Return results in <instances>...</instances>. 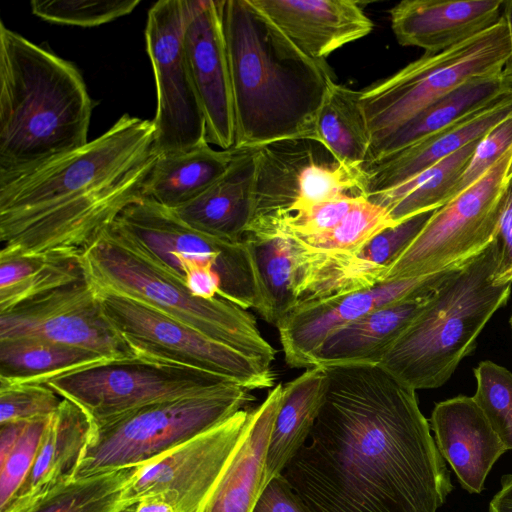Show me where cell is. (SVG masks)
<instances>
[{
	"instance_id": "46",
	"label": "cell",
	"mask_w": 512,
	"mask_h": 512,
	"mask_svg": "<svg viewBox=\"0 0 512 512\" xmlns=\"http://www.w3.org/2000/svg\"><path fill=\"white\" fill-rule=\"evenodd\" d=\"M29 421L0 423V462L3 461L16 445Z\"/></svg>"
},
{
	"instance_id": "35",
	"label": "cell",
	"mask_w": 512,
	"mask_h": 512,
	"mask_svg": "<svg viewBox=\"0 0 512 512\" xmlns=\"http://www.w3.org/2000/svg\"><path fill=\"white\" fill-rule=\"evenodd\" d=\"M433 212L417 214L382 230L349 257L343 271L344 293L382 283L384 272L416 238Z\"/></svg>"
},
{
	"instance_id": "50",
	"label": "cell",
	"mask_w": 512,
	"mask_h": 512,
	"mask_svg": "<svg viewBox=\"0 0 512 512\" xmlns=\"http://www.w3.org/2000/svg\"><path fill=\"white\" fill-rule=\"evenodd\" d=\"M511 176H512V157H511L509 168H508V171H507V179L509 177H511Z\"/></svg>"
},
{
	"instance_id": "16",
	"label": "cell",
	"mask_w": 512,
	"mask_h": 512,
	"mask_svg": "<svg viewBox=\"0 0 512 512\" xmlns=\"http://www.w3.org/2000/svg\"><path fill=\"white\" fill-rule=\"evenodd\" d=\"M10 338L83 348L110 360L137 358L104 316L86 276L0 313V339Z\"/></svg>"
},
{
	"instance_id": "47",
	"label": "cell",
	"mask_w": 512,
	"mask_h": 512,
	"mask_svg": "<svg viewBox=\"0 0 512 512\" xmlns=\"http://www.w3.org/2000/svg\"><path fill=\"white\" fill-rule=\"evenodd\" d=\"M120 512H176L173 505L163 495L144 497Z\"/></svg>"
},
{
	"instance_id": "4",
	"label": "cell",
	"mask_w": 512,
	"mask_h": 512,
	"mask_svg": "<svg viewBox=\"0 0 512 512\" xmlns=\"http://www.w3.org/2000/svg\"><path fill=\"white\" fill-rule=\"evenodd\" d=\"M93 106L72 62L0 22V184L86 145Z\"/></svg>"
},
{
	"instance_id": "24",
	"label": "cell",
	"mask_w": 512,
	"mask_h": 512,
	"mask_svg": "<svg viewBox=\"0 0 512 512\" xmlns=\"http://www.w3.org/2000/svg\"><path fill=\"white\" fill-rule=\"evenodd\" d=\"M92 429L88 416L77 405L63 399L49 418L28 475L0 512H24L72 481Z\"/></svg>"
},
{
	"instance_id": "30",
	"label": "cell",
	"mask_w": 512,
	"mask_h": 512,
	"mask_svg": "<svg viewBox=\"0 0 512 512\" xmlns=\"http://www.w3.org/2000/svg\"><path fill=\"white\" fill-rule=\"evenodd\" d=\"M511 90L502 74L467 81L422 110L386 138L371 145L363 167L394 154L462 117L490 105Z\"/></svg>"
},
{
	"instance_id": "22",
	"label": "cell",
	"mask_w": 512,
	"mask_h": 512,
	"mask_svg": "<svg viewBox=\"0 0 512 512\" xmlns=\"http://www.w3.org/2000/svg\"><path fill=\"white\" fill-rule=\"evenodd\" d=\"M512 114V90L490 105L363 169L366 198L396 188L465 145L485 136Z\"/></svg>"
},
{
	"instance_id": "44",
	"label": "cell",
	"mask_w": 512,
	"mask_h": 512,
	"mask_svg": "<svg viewBox=\"0 0 512 512\" xmlns=\"http://www.w3.org/2000/svg\"><path fill=\"white\" fill-rule=\"evenodd\" d=\"M252 512H311L282 474L262 489Z\"/></svg>"
},
{
	"instance_id": "49",
	"label": "cell",
	"mask_w": 512,
	"mask_h": 512,
	"mask_svg": "<svg viewBox=\"0 0 512 512\" xmlns=\"http://www.w3.org/2000/svg\"><path fill=\"white\" fill-rule=\"evenodd\" d=\"M510 34L511 54L502 71V77L508 86L512 88V0L504 1L503 13Z\"/></svg>"
},
{
	"instance_id": "19",
	"label": "cell",
	"mask_w": 512,
	"mask_h": 512,
	"mask_svg": "<svg viewBox=\"0 0 512 512\" xmlns=\"http://www.w3.org/2000/svg\"><path fill=\"white\" fill-rule=\"evenodd\" d=\"M183 46L206 121V140L223 150L231 149L234 105L219 0H190Z\"/></svg>"
},
{
	"instance_id": "31",
	"label": "cell",
	"mask_w": 512,
	"mask_h": 512,
	"mask_svg": "<svg viewBox=\"0 0 512 512\" xmlns=\"http://www.w3.org/2000/svg\"><path fill=\"white\" fill-rule=\"evenodd\" d=\"M82 252H0V313L85 277Z\"/></svg>"
},
{
	"instance_id": "20",
	"label": "cell",
	"mask_w": 512,
	"mask_h": 512,
	"mask_svg": "<svg viewBox=\"0 0 512 512\" xmlns=\"http://www.w3.org/2000/svg\"><path fill=\"white\" fill-rule=\"evenodd\" d=\"M429 423L439 453L462 488L480 494L492 467L508 449L473 396L437 403Z\"/></svg>"
},
{
	"instance_id": "18",
	"label": "cell",
	"mask_w": 512,
	"mask_h": 512,
	"mask_svg": "<svg viewBox=\"0 0 512 512\" xmlns=\"http://www.w3.org/2000/svg\"><path fill=\"white\" fill-rule=\"evenodd\" d=\"M257 280L258 314L276 324L290 312L321 299L331 278L330 254L292 235H245Z\"/></svg>"
},
{
	"instance_id": "45",
	"label": "cell",
	"mask_w": 512,
	"mask_h": 512,
	"mask_svg": "<svg viewBox=\"0 0 512 512\" xmlns=\"http://www.w3.org/2000/svg\"><path fill=\"white\" fill-rule=\"evenodd\" d=\"M495 240L499 249L495 282L512 283V176L507 179Z\"/></svg>"
},
{
	"instance_id": "2",
	"label": "cell",
	"mask_w": 512,
	"mask_h": 512,
	"mask_svg": "<svg viewBox=\"0 0 512 512\" xmlns=\"http://www.w3.org/2000/svg\"><path fill=\"white\" fill-rule=\"evenodd\" d=\"M152 120L122 115L83 147L0 184V252L83 251L141 198Z\"/></svg>"
},
{
	"instance_id": "43",
	"label": "cell",
	"mask_w": 512,
	"mask_h": 512,
	"mask_svg": "<svg viewBox=\"0 0 512 512\" xmlns=\"http://www.w3.org/2000/svg\"><path fill=\"white\" fill-rule=\"evenodd\" d=\"M511 147L512 114L479 140L470 162L452 188L447 203L483 177Z\"/></svg>"
},
{
	"instance_id": "32",
	"label": "cell",
	"mask_w": 512,
	"mask_h": 512,
	"mask_svg": "<svg viewBox=\"0 0 512 512\" xmlns=\"http://www.w3.org/2000/svg\"><path fill=\"white\" fill-rule=\"evenodd\" d=\"M110 359L37 338L0 339V383H40Z\"/></svg>"
},
{
	"instance_id": "27",
	"label": "cell",
	"mask_w": 512,
	"mask_h": 512,
	"mask_svg": "<svg viewBox=\"0 0 512 512\" xmlns=\"http://www.w3.org/2000/svg\"><path fill=\"white\" fill-rule=\"evenodd\" d=\"M226 170L201 195L172 210L182 221L205 234L243 241L254 207L256 148L236 149Z\"/></svg>"
},
{
	"instance_id": "6",
	"label": "cell",
	"mask_w": 512,
	"mask_h": 512,
	"mask_svg": "<svg viewBox=\"0 0 512 512\" xmlns=\"http://www.w3.org/2000/svg\"><path fill=\"white\" fill-rule=\"evenodd\" d=\"M92 285L142 302L212 339L271 366L276 351L246 309L215 297L202 298L132 250L111 225L83 251Z\"/></svg>"
},
{
	"instance_id": "5",
	"label": "cell",
	"mask_w": 512,
	"mask_h": 512,
	"mask_svg": "<svg viewBox=\"0 0 512 512\" xmlns=\"http://www.w3.org/2000/svg\"><path fill=\"white\" fill-rule=\"evenodd\" d=\"M498 257L494 238L454 269L378 365L415 391L446 383L509 298L512 283L495 282Z\"/></svg>"
},
{
	"instance_id": "15",
	"label": "cell",
	"mask_w": 512,
	"mask_h": 512,
	"mask_svg": "<svg viewBox=\"0 0 512 512\" xmlns=\"http://www.w3.org/2000/svg\"><path fill=\"white\" fill-rule=\"evenodd\" d=\"M251 410L242 409L153 461L137 466L127 486L126 506L152 495H163L176 512H198L248 428Z\"/></svg>"
},
{
	"instance_id": "42",
	"label": "cell",
	"mask_w": 512,
	"mask_h": 512,
	"mask_svg": "<svg viewBox=\"0 0 512 512\" xmlns=\"http://www.w3.org/2000/svg\"><path fill=\"white\" fill-rule=\"evenodd\" d=\"M49 418L29 421L14 448L0 462V510L10 502L28 475Z\"/></svg>"
},
{
	"instance_id": "41",
	"label": "cell",
	"mask_w": 512,
	"mask_h": 512,
	"mask_svg": "<svg viewBox=\"0 0 512 512\" xmlns=\"http://www.w3.org/2000/svg\"><path fill=\"white\" fill-rule=\"evenodd\" d=\"M361 197L364 196H347L310 204L295 210L270 228L248 235L285 234L303 237L329 231L344 218Z\"/></svg>"
},
{
	"instance_id": "39",
	"label": "cell",
	"mask_w": 512,
	"mask_h": 512,
	"mask_svg": "<svg viewBox=\"0 0 512 512\" xmlns=\"http://www.w3.org/2000/svg\"><path fill=\"white\" fill-rule=\"evenodd\" d=\"M140 0H32V13L64 25L94 27L130 14Z\"/></svg>"
},
{
	"instance_id": "8",
	"label": "cell",
	"mask_w": 512,
	"mask_h": 512,
	"mask_svg": "<svg viewBox=\"0 0 512 512\" xmlns=\"http://www.w3.org/2000/svg\"><path fill=\"white\" fill-rule=\"evenodd\" d=\"M254 400L250 389L223 382L205 392L150 404L93 427L74 479L143 466Z\"/></svg>"
},
{
	"instance_id": "29",
	"label": "cell",
	"mask_w": 512,
	"mask_h": 512,
	"mask_svg": "<svg viewBox=\"0 0 512 512\" xmlns=\"http://www.w3.org/2000/svg\"><path fill=\"white\" fill-rule=\"evenodd\" d=\"M329 379L325 367L307 368L283 384L282 399L270 436L265 485L283 470L306 443L325 401Z\"/></svg>"
},
{
	"instance_id": "51",
	"label": "cell",
	"mask_w": 512,
	"mask_h": 512,
	"mask_svg": "<svg viewBox=\"0 0 512 512\" xmlns=\"http://www.w3.org/2000/svg\"><path fill=\"white\" fill-rule=\"evenodd\" d=\"M511 326H512V317H511Z\"/></svg>"
},
{
	"instance_id": "10",
	"label": "cell",
	"mask_w": 512,
	"mask_h": 512,
	"mask_svg": "<svg viewBox=\"0 0 512 512\" xmlns=\"http://www.w3.org/2000/svg\"><path fill=\"white\" fill-rule=\"evenodd\" d=\"M102 312L140 359L210 373L250 390L271 388V366L142 302L94 287Z\"/></svg>"
},
{
	"instance_id": "1",
	"label": "cell",
	"mask_w": 512,
	"mask_h": 512,
	"mask_svg": "<svg viewBox=\"0 0 512 512\" xmlns=\"http://www.w3.org/2000/svg\"><path fill=\"white\" fill-rule=\"evenodd\" d=\"M325 401L282 472L311 512H437L454 486L416 391L379 365L325 367Z\"/></svg>"
},
{
	"instance_id": "34",
	"label": "cell",
	"mask_w": 512,
	"mask_h": 512,
	"mask_svg": "<svg viewBox=\"0 0 512 512\" xmlns=\"http://www.w3.org/2000/svg\"><path fill=\"white\" fill-rule=\"evenodd\" d=\"M480 139L465 145L406 183L367 199L385 207L395 224L438 209L447 203L452 188L470 162Z\"/></svg>"
},
{
	"instance_id": "33",
	"label": "cell",
	"mask_w": 512,
	"mask_h": 512,
	"mask_svg": "<svg viewBox=\"0 0 512 512\" xmlns=\"http://www.w3.org/2000/svg\"><path fill=\"white\" fill-rule=\"evenodd\" d=\"M361 90L330 81L319 109L315 136L340 162L363 168L371 138L362 108Z\"/></svg>"
},
{
	"instance_id": "14",
	"label": "cell",
	"mask_w": 512,
	"mask_h": 512,
	"mask_svg": "<svg viewBox=\"0 0 512 512\" xmlns=\"http://www.w3.org/2000/svg\"><path fill=\"white\" fill-rule=\"evenodd\" d=\"M190 0H160L147 14L146 50L156 85L157 154L189 150L206 140V121L187 65L183 35Z\"/></svg>"
},
{
	"instance_id": "25",
	"label": "cell",
	"mask_w": 512,
	"mask_h": 512,
	"mask_svg": "<svg viewBox=\"0 0 512 512\" xmlns=\"http://www.w3.org/2000/svg\"><path fill=\"white\" fill-rule=\"evenodd\" d=\"M282 390L283 384H276L251 410L242 441L198 512H252L264 488L267 449Z\"/></svg>"
},
{
	"instance_id": "38",
	"label": "cell",
	"mask_w": 512,
	"mask_h": 512,
	"mask_svg": "<svg viewBox=\"0 0 512 512\" xmlns=\"http://www.w3.org/2000/svg\"><path fill=\"white\" fill-rule=\"evenodd\" d=\"M473 396L508 450H512V372L490 360L474 369Z\"/></svg>"
},
{
	"instance_id": "36",
	"label": "cell",
	"mask_w": 512,
	"mask_h": 512,
	"mask_svg": "<svg viewBox=\"0 0 512 512\" xmlns=\"http://www.w3.org/2000/svg\"><path fill=\"white\" fill-rule=\"evenodd\" d=\"M137 467L73 479L24 512H120Z\"/></svg>"
},
{
	"instance_id": "7",
	"label": "cell",
	"mask_w": 512,
	"mask_h": 512,
	"mask_svg": "<svg viewBox=\"0 0 512 512\" xmlns=\"http://www.w3.org/2000/svg\"><path fill=\"white\" fill-rule=\"evenodd\" d=\"M111 226L132 250L193 294L221 297L258 311L254 264L244 240L232 242L205 234L172 210L144 198L129 205Z\"/></svg>"
},
{
	"instance_id": "12",
	"label": "cell",
	"mask_w": 512,
	"mask_h": 512,
	"mask_svg": "<svg viewBox=\"0 0 512 512\" xmlns=\"http://www.w3.org/2000/svg\"><path fill=\"white\" fill-rule=\"evenodd\" d=\"M511 157L512 147L477 182L434 210L382 283L451 269L483 251L497 233Z\"/></svg>"
},
{
	"instance_id": "37",
	"label": "cell",
	"mask_w": 512,
	"mask_h": 512,
	"mask_svg": "<svg viewBox=\"0 0 512 512\" xmlns=\"http://www.w3.org/2000/svg\"><path fill=\"white\" fill-rule=\"evenodd\" d=\"M394 225L385 207L361 197L331 230L295 237L312 249L334 256L351 257L376 234Z\"/></svg>"
},
{
	"instance_id": "17",
	"label": "cell",
	"mask_w": 512,
	"mask_h": 512,
	"mask_svg": "<svg viewBox=\"0 0 512 512\" xmlns=\"http://www.w3.org/2000/svg\"><path fill=\"white\" fill-rule=\"evenodd\" d=\"M459 266L435 274L389 280L290 312L276 324L287 365L310 368L313 354L333 331L385 305L436 288Z\"/></svg>"
},
{
	"instance_id": "26",
	"label": "cell",
	"mask_w": 512,
	"mask_h": 512,
	"mask_svg": "<svg viewBox=\"0 0 512 512\" xmlns=\"http://www.w3.org/2000/svg\"><path fill=\"white\" fill-rule=\"evenodd\" d=\"M436 288L385 305L336 329L313 354L311 367L378 365L425 308Z\"/></svg>"
},
{
	"instance_id": "23",
	"label": "cell",
	"mask_w": 512,
	"mask_h": 512,
	"mask_svg": "<svg viewBox=\"0 0 512 512\" xmlns=\"http://www.w3.org/2000/svg\"><path fill=\"white\" fill-rule=\"evenodd\" d=\"M504 0H403L390 10L392 31L402 46L444 51L497 23Z\"/></svg>"
},
{
	"instance_id": "3",
	"label": "cell",
	"mask_w": 512,
	"mask_h": 512,
	"mask_svg": "<svg viewBox=\"0 0 512 512\" xmlns=\"http://www.w3.org/2000/svg\"><path fill=\"white\" fill-rule=\"evenodd\" d=\"M235 121V149L316 140L326 63L303 54L251 0H219Z\"/></svg>"
},
{
	"instance_id": "9",
	"label": "cell",
	"mask_w": 512,
	"mask_h": 512,
	"mask_svg": "<svg viewBox=\"0 0 512 512\" xmlns=\"http://www.w3.org/2000/svg\"><path fill=\"white\" fill-rule=\"evenodd\" d=\"M511 54L503 16L484 31L438 53H425L392 76L361 90L371 145L467 81L502 74Z\"/></svg>"
},
{
	"instance_id": "21",
	"label": "cell",
	"mask_w": 512,
	"mask_h": 512,
	"mask_svg": "<svg viewBox=\"0 0 512 512\" xmlns=\"http://www.w3.org/2000/svg\"><path fill=\"white\" fill-rule=\"evenodd\" d=\"M307 57L320 63L373 29L354 0H251Z\"/></svg>"
},
{
	"instance_id": "11",
	"label": "cell",
	"mask_w": 512,
	"mask_h": 512,
	"mask_svg": "<svg viewBox=\"0 0 512 512\" xmlns=\"http://www.w3.org/2000/svg\"><path fill=\"white\" fill-rule=\"evenodd\" d=\"M256 160L253 215L246 234L262 232L310 204L366 197L365 170L340 163L316 140L268 143L256 147Z\"/></svg>"
},
{
	"instance_id": "13",
	"label": "cell",
	"mask_w": 512,
	"mask_h": 512,
	"mask_svg": "<svg viewBox=\"0 0 512 512\" xmlns=\"http://www.w3.org/2000/svg\"><path fill=\"white\" fill-rule=\"evenodd\" d=\"M223 382L229 381L191 368L131 358L76 370L45 384L98 427L144 406L193 396Z\"/></svg>"
},
{
	"instance_id": "28",
	"label": "cell",
	"mask_w": 512,
	"mask_h": 512,
	"mask_svg": "<svg viewBox=\"0 0 512 512\" xmlns=\"http://www.w3.org/2000/svg\"><path fill=\"white\" fill-rule=\"evenodd\" d=\"M236 149L215 150L207 141L181 152L158 154L141 198L175 210L191 202L230 166Z\"/></svg>"
},
{
	"instance_id": "40",
	"label": "cell",
	"mask_w": 512,
	"mask_h": 512,
	"mask_svg": "<svg viewBox=\"0 0 512 512\" xmlns=\"http://www.w3.org/2000/svg\"><path fill=\"white\" fill-rule=\"evenodd\" d=\"M62 400L46 384L0 383V423L49 418Z\"/></svg>"
},
{
	"instance_id": "48",
	"label": "cell",
	"mask_w": 512,
	"mask_h": 512,
	"mask_svg": "<svg viewBox=\"0 0 512 512\" xmlns=\"http://www.w3.org/2000/svg\"><path fill=\"white\" fill-rule=\"evenodd\" d=\"M488 512H512V474L501 478V489L489 503Z\"/></svg>"
}]
</instances>
